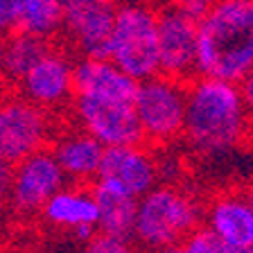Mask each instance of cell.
I'll list each match as a JSON object with an SVG mask.
<instances>
[{"label":"cell","instance_id":"11","mask_svg":"<svg viewBox=\"0 0 253 253\" xmlns=\"http://www.w3.org/2000/svg\"><path fill=\"white\" fill-rule=\"evenodd\" d=\"M66 9L63 37L79 57H109L118 0H61Z\"/></svg>","mask_w":253,"mask_h":253},{"label":"cell","instance_id":"22","mask_svg":"<svg viewBox=\"0 0 253 253\" xmlns=\"http://www.w3.org/2000/svg\"><path fill=\"white\" fill-rule=\"evenodd\" d=\"M21 7L23 0H0V34L9 37L21 30Z\"/></svg>","mask_w":253,"mask_h":253},{"label":"cell","instance_id":"9","mask_svg":"<svg viewBox=\"0 0 253 253\" xmlns=\"http://www.w3.org/2000/svg\"><path fill=\"white\" fill-rule=\"evenodd\" d=\"M68 113L75 125L95 136L104 147L145 142L133 102L75 95Z\"/></svg>","mask_w":253,"mask_h":253},{"label":"cell","instance_id":"20","mask_svg":"<svg viewBox=\"0 0 253 253\" xmlns=\"http://www.w3.org/2000/svg\"><path fill=\"white\" fill-rule=\"evenodd\" d=\"M77 253H136V242L133 237H120L97 231L90 240L82 242V249Z\"/></svg>","mask_w":253,"mask_h":253},{"label":"cell","instance_id":"3","mask_svg":"<svg viewBox=\"0 0 253 253\" xmlns=\"http://www.w3.org/2000/svg\"><path fill=\"white\" fill-rule=\"evenodd\" d=\"M204 224V201L179 183H158L138 199L133 242L142 249L181 244Z\"/></svg>","mask_w":253,"mask_h":253},{"label":"cell","instance_id":"2","mask_svg":"<svg viewBox=\"0 0 253 253\" xmlns=\"http://www.w3.org/2000/svg\"><path fill=\"white\" fill-rule=\"evenodd\" d=\"M199 75L237 84L253 75V0H217L199 16Z\"/></svg>","mask_w":253,"mask_h":253},{"label":"cell","instance_id":"18","mask_svg":"<svg viewBox=\"0 0 253 253\" xmlns=\"http://www.w3.org/2000/svg\"><path fill=\"white\" fill-rule=\"evenodd\" d=\"M21 30L45 41L63 37V30H66L63 2L61 0H23Z\"/></svg>","mask_w":253,"mask_h":253},{"label":"cell","instance_id":"21","mask_svg":"<svg viewBox=\"0 0 253 253\" xmlns=\"http://www.w3.org/2000/svg\"><path fill=\"white\" fill-rule=\"evenodd\" d=\"M181 253H231V249L211 228H206L201 224L197 231H192L181 242Z\"/></svg>","mask_w":253,"mask_h":253},{"label":"cell","instance_id":"8","mask_svg":"<svg viewBox=\"0 0 253 253\" xmlns=\"http://www.w3.org/2000/svg\"><path fill=\"white\" fill-rule=\"evenodd\" d=\"M158 63L168 77L192 82L199 75V16L176 5L158 11Z\"/></svg>","mask_w":253,"mask_h":253},{"label":"cell","instance_id":"28","mask_svg":"<svg viewBox=\"0 0 253 253\" xmlns=\"http://www.w3.org/2000/svg\"><path fill=\"white\" fill-rule=\"evenodd\" d=\"M244 192H247V197H249V201L253 204V172H251V176L247 179V183H244Z\"/></svg>","mask_w":253,"mask_h":253},{"label":"cell","instance_id":"1","mask_svg":"<svg viewBox=\"0 0 253 253\" xmlns=\"http://www.w3.org/2000/svg\"><path fill=\"white\" fill-rule=\"evenodd\" d=\"M253 140V118L242 84L197 75L188 82L183 142L204 158H219Z\"/></svg>","mask_w":253,"mask_h":253},{"label":"cell","instance_id":"5","mask_svg":"<svg viewBox=\"0 0 253 253\" xmlns=\"http://www.w3.org/2000/svg\"><path fill=\"white\" fill-rule=\"evenodd\" d=\"M136 116L142 138L152 147H168L183 140L185 111H188V82L158 73L138 82Z\"/></svg>","mask_w":253,"mask_h":253},{"label":"cell","instance_id":"12","mask_svg":"<svg viewBox=\"0 0 253 253\" xmlns=\"http://www.w3.org/2000/svg\"><path fill=\"white\" fill-rule=\"evenodd\" d=\"M152 149L154 147L147 142L106 147L97 181L140 199L145 192L161 183V163Z\"/></svg>","mask_w":253,"mask_h":253},{"label":"cell","instance_id":"17","mask_svg":"<svg viewBox=\"0 0 253 253\" xmlns=\"http://www.w3.org/2000/svg\"><path fill=\"white\" fill-rule=\"evenodd\" d=\"M95 201H97V228L102 233L120 237H131L136 226L138 197L106 185L102 181L93 183Z\"/></svg>","mask_w":253,"mask_h":253},{"label":"cell","instance_id":"16","mask_svg":"<svg viewBox=\"0 0 253 253\" xmlns=\"http://www.w3.org/2000/svg\"><path fill=\"white\" fill-rule=\"evenodd\" d=\"M138 79L109 57H79L75 66V95L133 102Z\"/></svg>","mask_w":253,"mask_h":253},{"label":"cell","instance_id":"13","mask_svg":"<svg viewBox=\"0 0 253 253\" xmlns=\"http://www.w3.org/2000/svg\"><path fill=\"white\" fill-rule=\"evenodd\" d=\"M39 215L50 228L75 237L77 242H86L100 231L93 185L66 183L47 199Z\"/></svg>","mask_w":253,"mask_h":253},{"label":"cell","instance_id":"29","mask_svg":"<svg viewBox=\"0 0 253 253\" xmlns=\"http://www.w3.org/2000/svg\"><path fill=\"white\" fill-rule=\"evenodd\" d=\"M5 43H7V37L0 34V68H2V57H5Z\"/></svg>","mask_w":253,"mask_h":253},{"label":"cell","instance_id":"19","mask_svg":"<svg viewBox=\"0 0 253 253\" xmlns=\"http://www.w3.org/2000/svg\"><path fill=\"white\" fill-rule=\"evenodd\" d=\"M50 47V41L39 39L25 30H16L7 37L5 57H2V70L9 77L11 86L41 59V54Z\"/></svg>","mask_w":253,"mask_h":253},{"label":"cell","instance_id":"27","mask_svg":"<svg viewBox=\"0 0 253 253\" xmlns=\"http://www.w3.org/2000/svg\"><path fill=\"white\" fill-rule=\"evenodd\" d=\"M145 253H181V244H165V247L145 249Z\"/></svg>","mask_w":253,"mask_h":253},{"label":"cell","instance_id":"14","mask_svg":"<svg viewBox=\"0 0 253 253\" xmlns=\"http://www.w3.org/2000/svg\"><path fill=\"white\" fill-rule=\"evenodd\" d=\"M204 226L228 249L253 247V204L244 188H224L204 201Z\"/></svg>","mask_w":253,"mask_h":253},{"label":"cell","instance_id":"30","mask_svg":"<svg viewBox=\"0 0 253 253\" xmlns=\"http://www.w3.org/2000/svg\"><path fill=\"white\" fill-rule=\"evenodd\" d=\"M231 253H253V247H244V249H231Z\"/></svg>","mask_w":253,"mask_h":253},{"label":"cell","instance_id":"23","mask_svg":"<svg viewBox=\"0 0 253 253\" xmlns=\"http://www.w3.org/2000/svg\"><path fill=\"white\" fill-rule=\"evenodd\" d=\"M165 2L176 5V7H181V9H188L190 14H195V16H201L204 11L211 9L217 0H165Z\"/></svg>","mask_w":253,"mask_h":253},{"label":"cell","instance_id":"7","mask_svg":"<svg viewBox=\"0 0 253 253\" xmlns=\"http://www.w3.org/2000/svg\"><path fill=\"white\" fill-rule=\"evenodd\" d=\"M75 66L77 59L68 50L50 43L41 59L14 84V90L52 116L68 113L75 97Z\"/></svg>","mask_w":253,"mask_h":253},{"label":"cell","instance_id":"24","mask_svg":"<svg viewBox=\"0 0 253 253\" xmlns=\"http://www.w3.org/2000/svg\"><path fill=\"white\" fill-rule=\"evenodd\" d=\"M9 181H11V168L0 165V204L9 199Z\"/></svg>","mask_w":253,"mask_h":253},{"label":"cell","instance_id":"4","mask_svg":"<svg viewBox=\"0 0 253 253\" xmlns=\"http://www.w3.org/2000/svg\"><path fill=\"white\" fill-rule=\"evenodd\" d=\"M158 11L152 0H118L109 59L138 82L161 73Z\"/></svg>","mask_w":253,"mask_h":253},{"label":"cell","instance_id":"15","mask_svg":"<svg viewBox=\"0 0 253 253\" xmlns=\"http://www.w3.org/2000/svg\"><path fill=\"white\" fill-rule=\"evenodd\" d=\"M47 147L52 149L68 183L93 185L97 181L106 147L79 125L70 122L57 126Z\"/></svg>","mask_w":253,"mask_h":253},{"label":"cell","instance_id":"26","mask_svg":"<svg viewBox=\"0 0 253 253\" xmlns=\"http://www.w3.org/2000/svg\"><path fill=\"white\" fill-rule=\"evenodd\" d=\"M11 90H14V86H11L9 77L5 75V70L0 68V100H2L7 93H11Z\"/></svg>","mask_w":253,"mask_h":253},{"label":"cell","instance_id":"25","mask_svg":"<svg viewBox=\"0 0 253 253\" xmlns=\"http://www.w3.org/2000/svg\"><path fill=\"white\" fill-rule=\"evenodd\" d=\"M242 90H244V97H247L249 111H251V118H253V75L242 82Z\"/></svg>","mask_w":253,"mask_h":253},{"label":"cell","instance_id":"6","mask_svg":"<svg viewBox=\"0 0 253 253\" xmlns=\"http://www.w3.org/2000/svg\"><path fill=\"white\" fill-rule=\"evenodd\" d=\"M54 131L52 113L16 90L7 93L0 100V165L14 168L25 156L47 147Z\"/></svg>","mask_w":253,"mask_h":253},{"label":"cell","instance_id":"10","mask_svg":"<svg viewBox=\"0 0 253 253\" xmlns=\"http://www.w3.org/2000/svg\"><path fill=\"white\" fill-rule=\"evenodd\" d=\"M68 183L52 149L43 147L25 156L11 168L9 199L7 204L21 215L41 212L47 199Z\"/></svg>","mask_w":253,"mask_h":253}]
</instances>
